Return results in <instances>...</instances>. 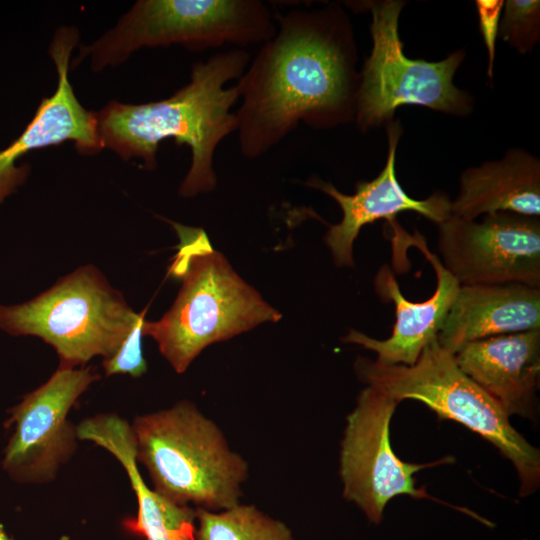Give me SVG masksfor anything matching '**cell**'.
I'll return each instance as SVG.
<instances>
[{"instance_id":"7a4b0ae2","label":"cell","mask_w":540,"mask_h":540,"mask_svg":"<svg viewBox=\"0 0 540 540\" xmlns=\"http://www.w3.org/2000/svg\"><path fill=\"white\" fill-rule=\"evenodd\" d=\"M243 48L216 53L193 64L189 82L170 97L143 104L109 102L97 113L104 148L122 159H140L142 167L157 166L163 140L191 150L190 168L180 187L181 197L213 191L217 184L214 156L218 145L236 131L232 107L239 101L238 80L250 62Z\"/></svg>"},{"instance_id":"44dd1931","label":"cell","mask_w":540,"mask_h":540,"mask_svg":"<svg viewBox=\"0 0 540 540\" xmlns=\"http://www.w3.org/2000/svg\"><path fill=\"white\" fill-rule=\"evenodd\" d=\"M146 310L128 335L122 341L116 352L103 360V368L107 376L114 374H128L140 377L147 371V363L143 356L142 337Z\"/></svg>"},{"instance_id":"30bf717a","label":"cell","mask_w":540,"mask_h":540,"mask_svg":"<svg viewBox=\"0 0 540 540\" xmlns=\"http://www.w3.org/2000/svg\"><path fill=\"white\" fill-rule=\"evenodd\" d=\"M437 226L439 259L459 285L540 288L539 217L494 212L476 221L450 215Z\"/></svg>"},{"instance_id":"3957f363","label":"cell","mask_w":540,"mask_h":540,"mask_svg":"<svg viewBox=\"0 0 540 540\" xmlns=\"http://www.w3.org/2000/svg\"><path fill=\"white\" fill-rule=\"evenodd\" d=\"M170 223L179 245L169 273L181 281V288L159 320H145L143 334L156 341L177 373H183L207 346L261 323L277 322L282 315L213 249L203 229Z\"/></svg>"},{"instance_id":"ba28073f","label":"cell","mask_w":540,"mask_h":540,"mask_svg":"<svg viewBox=\"0 0 540 540\" xmlns=\"http://www.w3.org/2000/svg\"><path fill=\"white\" fill-rule=\"evenodd\" d=\"M403 5L387 0L370 6L373 47L359 76L355 116L363 130L389 121L398 107L407 104L451 114L470 109V98L453 83L464 52H453L437 62L404 55L398 33Z\"/></svg>"},{"instance_id":"2e32d148","label":"cell","mask_w":540,"mask_h":540,"mask_svg":"<svg viewBox=\"0 0 540 540\" xmlns=\"http://www.w3.org/2000/svg\"><path fill=\"white\" fill-rule=\"evenodd\" d=\"M540 329V288L520 283L460 285L437 335L455 354L465 344Z\"/></svg>"},{"instance_id":"e0dca14e","label":"cell","mask_w":540,"mask_h":540,"mask_svg":"<svg viewBox=\"0 0 540 540\" xmlns=\"http://www.w3.org/2000/svg\"><path fill=\"white\" fill-rule=\"evenodd\" d=\"M76 435L109 451L125 469L138 502L136 517L124 521L127 530L146 540H195L196 509L176 504L147 486L127 421L115 414L97 415L82 421Z\"/></svg>"},{"instance_id":"ac0fdd59","label":"cell","mask_w":540,"mask_h":540,"mask_svg":"<svg viewBox=\"0 0 540 540\" xmlns=\"http://www.w3.org/2000/svg\"><path fill=\"white\" fill-rule=\"evenodd\" d=\"M450 209L452 216L466 220L494 212L539 217V160L523 151L511 150L499 161L465 170Z\"/></svg>"},{"instance_id":"9c48e42d","label":"cell","mask_w":540,"mask_h":540,"mask_svg":"<svg viewBox=\"0 0 540 540\" xmlns=\"http://www.w3.org/2000/svg\"><path fill=\"white\" fill-rule=\"evenodd\" d=\"M398 402L385 391L367 385L358 395L354 410L347 416L341 442L340 476L343 497L355 503L374 524L381 522L387 503L399 495L430 498L417 488L413 475L428 464L404 462L394 453L389 426Z\"/></svg>"},{"instance_id":"7402d4cb","label":"cell","mask_w":540,"mask_h":540,"mask_svg":"<svg viewBox=\"0 0 540 540\" xmlns=\"http://www.w3.org/2000/svg\"><path fill=\"white\" fill-rule=\"evenodd\" d=\"M477 13L479 17V28L488 53L489 78H492L493 63L495 58L496 38L499 31L501 11L504 6L502 0H477Z\"/></svg>"},{"instance_id":"52a82bcc","label":"cell","mask_w":540,"mask_h":540,"mask_svg":"<svg viewBox=\"0 0 540 540\" xmlns=\"http://www.w3.org/2000/svg\"><path fill=\"white\" fill-rule=\"evenodd\" d=\"M140 316L95 266L85 265L29 301L0 305V329L41 338L56 350L60 368H76L113 355Z\"/></svg>"},{"instance_id":"7c38bea8","label":"cell","mask_w":540,"mask_h":540,"mask_svg":"<svg viewBox=\"0 0 540 540\" xmlns=\"http://www.w3.org/2000/svg\"><path fill=\"white\" fill-rule=\"evenodd\" d=\"M75 27L58 28L49 47L58 82L54 94L43 98L21 135L0 150V204L21 186L28 176L27 165L16 166L33 150L72 141L78 152L92 155L100 152L102 143L97 113L84 108L69 81V60L78 44Z\"/></svg>"},{"instance_id":"8992f818","label":"cell","mask_w":540,"mask_h":540,"mask_svg":"<svg viewBox=\"0 0 540 540\" xmlns=\"http://www.w3.org/2000/svg\"><path fill=\"white\" fill-rule=\"evenodd\" d=\"M354 369L362 382L385 391L398 403L420 401L439 417L461 423L491 442L515 466L522 496L538 488L539 450L512 427L502 407L459 368L454 354L437 339L413 365H382L359 356Z\"/></svg>"},{"instance_id":"9a60e30c","label":"cell","mask_w":540,"mask_h":540,"mask_svg":"<svg viewBox=\"0 0 540 540\" xmlns=\"http://www.w3.org/2000/svg\"><path fill=\"white\" fill-rule=\"evenodd\" d=\"M454 358L508 417L531 414L539 385L540 329L469 342Z\"/></svg>"},{"instance_id":"603a6c76","label":"cell","mask_w":540,"mask_h":540,"mask_svg":"<svg viewBox=\"0 0 540 540\" xmlns=\"http://www.w3.org/2000/svg\"><path fill=\"white\" fill-rule=\"evenodd\" d=\"M0 540H13L10 538L5 531L0 527Z\"/></svg>"},{"instance_id":"4fadbf2b","label":"cell","mask_w":540,"mask_h":540,"mask_svg":"<svg viewBox=\"0 0 540 540\" xmlns=\"http://www.w3.org/2000/svg\"><path fill=\"white\" fill-rule=\"evenodd\" d=\"M401 135L398 123L388 126V155L385 167L370 181H359L352 195L340 192L333 184L318 177L304 182L333 198L342 210V219L329 225L325 242L339 267H353V245L363 226L380 219L395 220L401 212H416L437 225L451 215V201L443 193L417 200L410 197L399 184L395 173V153Z\"/></svg>"},{"instance_id":"d6986e66","label":"cell","mask_w":540,"mask_h":540,"mask_svg":"<svg viewBox=\"0 0 540 540\" xmlns=\"http://www.w3.org/2000/svg\"><path fill=\"white\" fill-rule=\"evenodd\" d=\"M196 519L195 540H295L285 523L251 504L220 511L197 508Z\"/></svg>"},{"instance_id":"6da1fadb","label":"cell","mask_w":540,"mask_h":540,"mask_svg":"<svg viewBox=\"0 0 540 540\" xmlns=\"http://www.w3.org/2000/svg\"><path fill=\"white\" fill-rule=\"evenodd\" d=\"M275 19L274 35L236 82L235 132L247 159L263 156L300 124L331 128L356 116L360 77L344 11L294 9Z\"/></svg>"},{"instance_id":"5b68a950","label":"cell","mask_w":540,"mask_h":540,"mask_svg":"<svg viewBox=\"0 0 540 540\" xmlns=\"http://www.w3.org/2000/svg\"><path fill=\"white\" fill-rule=\"evenodd\" d=\"M276 19L261 0H139L89 45H81L72 67L90 58L93 71L116 66L141 48L178 44L202 51L232 44H263Z\"/></svg>"},{"instance_id":"277c9868","label":"cell","mask_w":540,"mask_h":540,"mask_svg":"<svg viewBox=\"0 0 540 540\" xmlns=\"http://www.w3.org/2000/svg\"><path fill=\"white\" fill-rule=\"evenodd\" d=\"M131 429L137 462L155 491L176 504L210 511L240 503L248 464L192 402L137 416Z\"/></svg>"},{"instance_id":"ffe728a7","label":"cell","mask_w":540,"mask_h":540,"mask_svg":"<svg viewBox=\"0 0 540 540\" xmlns=\"http://www.w3.org/2000/svg\"><path fill=\"white\" fill-rule=\"evenodd\" d=\"M499 23L501 38L519 53L529 52L539 39L540 2L538 0H508Z\"/></svg>"},{"instance_id":"8fae6325","label":"cell","mask_w":540,"mask_h":540,"mask_svg":"<svg viewBox=\"0 0 540 540\" xmlns=\"http://www.w3.org/2000/svg\"><path fill=\"white\" fill-rule=\"evenodd\" d=\"M99 375L91 368H58L11 410L14 432L4 451L3 468L21 482L53 480L76 447L70 409Z\"/></svg>"},{"instance_id":"5bb4252c","label":"cell","mask_w":540,"mask_h":540,"mask_svg":"<svg viewBox=\"0 0 540 540\" xmlns=\"http://www.w3.org/2000/svg\"><path fill=\"white\" fill-rule=\"evenodd\" d=\"M405 239L420 249L434 269L435 291L422 302L406 299L391 269L384 265L375 277V289L384 301L395 305L396 321L392 334L380 340L351 329L342 338L344 343L356 344L376 353L375 361L382 365L410 366L417 361L423 349L437 339L460 286L439 257L429 251L421 235L416 233L415 236H405Z\"/></svg>"}]
</instances>
